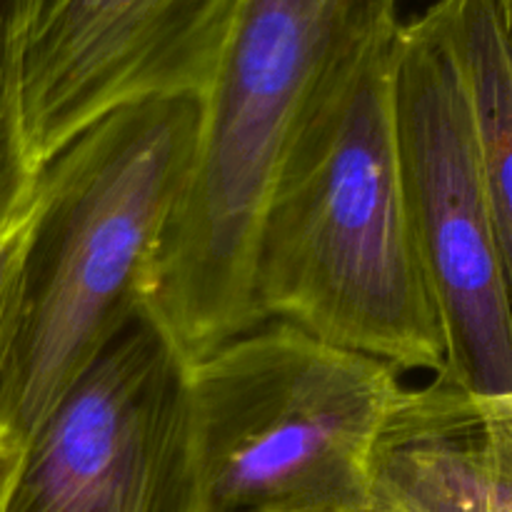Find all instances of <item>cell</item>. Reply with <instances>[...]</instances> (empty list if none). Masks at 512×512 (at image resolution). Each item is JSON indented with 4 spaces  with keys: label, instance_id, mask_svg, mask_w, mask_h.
Instances as JSON below:
<instances>
[{
    "label": "cell",
    "instance_id": "obj_1",
    "mask_svg": "<svg viewBox=\"0 0 512 512\" xmlns=\"http://www.w3.org/2000/svg\"><path fill=\"white\" fill-rule=\"evenodd\" d=\"M398 30L348 60L305 113L260 213L250 285L263 320L293 323L403 375H440L445 340L395 148Z\"/></svg>",
    "mask_w": 512,
    "mask_h": 512
},
{
    "label": "cell",
    "instance_id": "obj_2",
    "mask_svg": "<svg viewBox=\"0 0 512 512\" xmlns=\"http://www.w3.org/2000/svg\"><path fill=\"white\" fill-rule=\"evenodd\" d=\"M195 98L118 108L43 165L0 430L28 443L65 390L140 313L150 263L183 195Z\"/></svg>",
    "mask_w": 512,
    "mask_h": 512
},
{
    "label": "cell",
    "instance_id": "obj_3",
    "mask_svg": "<svg viewBox=\"0 0 512 512\" xmlns=\"http://www.w3.org/2000/svg\"><path fill=\"white\" fill-rule=\"evenodd\" d=\"M398 368L263 320L188 365L198 512H370Z\"/></svg>",
    "mask_w": 512,
    "mask_h": 512
},
{
    "label": "cell",
    "instance_id": "obj_4",
    "mask_svg": "<svg viewBox=\"0 0 512 512\" xmlns=\"http://www.w3.org/2000/svg\"><path fill=\"white\" fill-rule=\"evenodd\" d=\"M393 120L445 375L485 398H512V225L498 213L455 70L423 15L400 23Z\"/></svg>",
    "mask_w": 512,
    "mask_h": 512
},
{
    "label": "cell",
    "instance_id": "obj_5",
    "mask_svg": "<svg viewBox=\"0 0 512 512\" xmlns=\"http://www.w3.org/2000/svg\"><path fill=\"white\" fill-rule=\"evenodd\" d=\"M5 512H198L188 363L143 310L23 445Z\"/></svg>",
    "mask_w": 512,
    "mask_h": 512
},
{
    "label": "cell",
    "instance_id": "obj_6",
    "mask_svg": "<svg viewBox=\"0 0 512 512\" xmlns=\"http://www.w3.org/2000/svg\"><path fill=\"white\" fill-rule=\"evenodd\" d=\"M243 0H28L20 115L43 170L103 115L203 98Z\"/></svg>",
    "mask_w": 512,
    "mask_h": 512
},
{
    "label": "cell",
    "instance_id": "obj_7",
    "mask_svg": "<svg viewBox=\"0 0 512 512\" xmlns=\"http://www.w3.org/2000/svg\"><path fill=\"white\" fill-rule=\"evenodd\" d=\"M370 512H512V398L403 385L370 455Z\"/></svg>",
    "mask_w": 512,
    "mask_h": 512
},
{
    "label": "cell",
    "instance_id": "obj_8",
    "mask_svg": "<svg viewBox=\"0 0 512 512\" xmlns=\"http://www.w3.org/2000/svg\"><path fill=\"white\" fill-rule=\"evenodd\" d=\"M423 18L453 65L493 200L512 225V5L505 0H438Z\"/></svg>",
    "mask_w": 512,
    "mask_h": 512
},
{
    "label": "cell",
    "instance_id": "obj_9",
    "mask_svg": "<svg viewBox=\"0 0 512 512\" xmlns=\"http://www.w3.org/2000/svg\"><path fill=\"white\" fill-rule=\"evenodd\" d=\"M28 0H0V235L33 205L40 170L30 160L20 115V38Z\"/></svg>",
    "mask_w": 512,
    "mask_h": 512
},
{
    "label": "cell",
    "instance_id": "obj_10",
    "mask_svg": "<svg viewBox=\"0 0 512 512\" xmlns=\"http://www.w3.org/2000/svg\"><path fill=\"white\" fill-rule=\"evenodd\" d=\"M33 205L28 213L0 235V395H3L5 375H8L10 353H13L15 328H18V308H20V285H23V258L25 243H28L30 218H33Z\"/></svg>",
    "mask_w": 512,
    "mask_h": 512
},
{
    "label": "cell",
    "instance_id": "obj_11",
    "mask_svg": "<svg viewBox=\"0 0 512 512\" xmlns=\"http://www.w3.org/2000/svg\"><path fill=\"white\" fill-rule=\"evenodd\" d=\"M20 455H23V443L0 430V512H5V505H8Z\"/></svg>",
    "mask_w": 512,
    "mask_h": 512
},
{
    "label": "cell",
    "instance_id": "obj_12",
    "mask_svg": "<svg viewBox=\"0 0 512 512\" xmlns=\"http://www.w3.org/2000/svg\"><path fill=\"white\" fill-rule=\"evenodd\" d=\"M505 3H510V5H512V0H505Z\"/></svg>",
    "mask_w": 512,
    "mask_h": 512
}]
</instances>
